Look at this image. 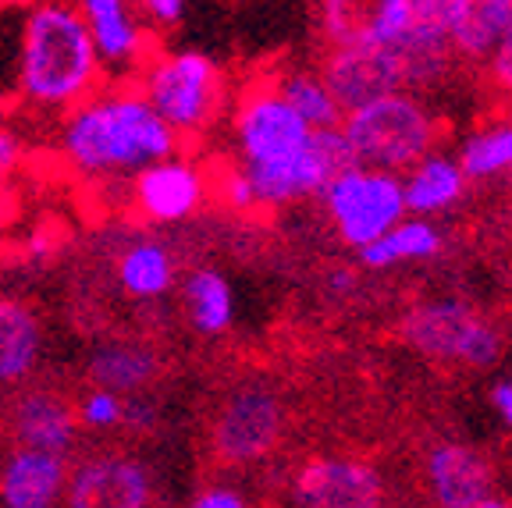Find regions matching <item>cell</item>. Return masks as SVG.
Returning <instances> with one entry per match:
<instances>
[{
	"mask_svg": "<svg viewBox=\"0 0 512 508\" xmlns=\"http://www.w3.org/2000/svg\"><path fill=\"white\" fill-rule=\"evenodd\" d=\"M345 146H349L356 164L374 167H406L427 157L438 132L427 111L413 96H384L377 104H367L360 111L345 114L338 125Z\"/></svg>",
	"mask_w": 512,
	"mask_h": 508,
	"instance_id": "cell-4",
	"label": "cell"
},
{
	"mask_svg": "<svg viewBox=\"0 0 512 508\" xmlns=\"http://www.w3.org/2000/svg\"><path fill=\"white\" fill-rule=\"evenodd\" d=\"M114 278H118L121 292L132 295L139 302H150L168 295L175 288L178 278V263L175 253L168 249V242L143 235V239H132L121 249L118 263H114Z\"/></svg>",
	"mask_w": 512,
	"mask_h": 508,
	"instance_id": "cell-21",
	"label": "cell"
},
{
	"mask_svg": "<svg viewBox=\"0 0 512 508\" xmlns=\"http://www.w3.org/2000/svg\"><path fill=\"white\" fill-rule=\"evenodd\" d=\"M324 203H328V214L342 242L356 249L388 235L406 210L402 185L392 175H377V171H363V167L342 171L324 189Z\"/></svg>",
	"mask_w": 512,
	"mask_h": 508,
	"instance_id": "cell-6",
	"label": "cell"
},
{
	"mask_svg": "<svg viewBox=\"0 0 512 508\" xmlns=\"http://www.w3.org/2000/svg\"><path fill=\"white\" fill-rule=\"evenodd\" d=\"M210 192H217V196H221L232 210H253L256 207L253 189H249V178H246L242 167H228V171H221V178H217V185H210Z\"/></svg>",
	"mask_w": 512,
	"mask_h": 508,
	"instance_id": "cell-29",
	"label": "cell"
},
{
	"mask_svg": "<svg viewBox=\"0 0 512 508\" xmlns=\"http://www.w3.org/2000/svg\"><path fill=\"white\" fill-rule=\"evenodd\" d=\"M11 434H15L18 448L47 452L57 455V459H72L75 445H79L75 405L50 388L25 391L11 405Z\"/></svg>",
	"mask_w": 512,
	"mask_h": 508,
	"instance_id": "cell-15",
	"label": "cell"
},
{
	"mask_svg": "<svg viewBox=\"0 0 512 508\" xmlns=\"http://www.w3.org/2000/svg\"><path fill=\"white\" fill-rule=\"evenodd\" d=\"M491 402H495V409L505 416V423L512 427V381H502L495 391H491Z\"/></svg>",
	"mask_w": 512,
	"mask_h": 508,
	"instance_id": "cell-34",
	"label": "cell"
},
{
	"mask_svg": "<svg viewBox=\"0 0 512 508\" xmlns=\"http://www.w3.org/2000/svg\"><path fill=\"white\" fill-rule=\"evenodd\" d=\"M121 416H125V398L104 388H89L75 405V420L79 430H93V434H111L121 430Z\"/></svg>",
	"mask_w": 512,
	"mask_h": 508,
	"instance_id": "cell-27",
	"label": "cell"
},
{
	"mask_svg": "<svg viewBox=\"0 0 512 508\" xmlns=\"http://www.w3.org/2000/svg\"><path fill=\"white\" fill-rule=\"evenodd\" d=\"M349 167H356V160H352L342 132L324 128V132L310 135V143L299 157L285 160V164L242 167V171L249 178L256 207H285V203H296V199H306L313 192L324 196V189Z\"/></svg>",
	"mask_w": 512,
	"mask_h": 508,
	"instance_id": "cell-7",
	"label": "cell"
},
{
	"mask_svg": "<svg viewBox=\"0 0 512 508\" xmlns=\"http://www.w3.org/2000/svg\"><path fill=\"white\" fill-rule=\"evenodd\" d=\"M473 508H512V501L495 498V494H491V498H484V501H480V505H473Z\"/></svg>",
	"mask_w": 512,
	"mask_h": 508,
	"instance_id": "cell-36",
	"label": "cell"
},
{
	"mask_svg": "<svg viewBox=\"0 0 512 508\" xmlns=\"http://www.w3.org/2000/svg\"><path fill=\"white\" fill-rule=\"evenodd\" d=\"M381 501V473L356 459H310L292 477L296 508H377Z\"/></svg>",
	"mask_w": 512,
	"mask_h": 508,
	"instance_id": "cell-14",
	"label": "cell"
},
{
	"mask_svg": "<svg viewBox=\"0 0 512 508\" xmlns=\"http://www.w3.org/2000/svg\"><path fill=\"white\" fill-rule=\"evenodd\" d=\"M64 508H150L153 473L128 452H93L68 466Z\"/></svg>",
	"mask_w": 512,
	"mask_h": 508,
	"instance_id": "cell-10",
	"label": "cell"
},
{
	"mask_svg": "<svg viewBox=\"0 0 512 508\" xmlns=\"http://www.w3.org/2000/svg\"><path fill=\"white\" fill-rule=\"evenodd\" d=\"M232 135L239 143V153L246 167H267V164H285V160L299 157L310 143V128L292 107L278 96L271 82L246 89L235 107Z\"/></svg>",
	"mask_w": 512,
	"mask_h": 508,
	"instance_id": "cell-8",
	"label": "cell"
},
{
	"mask_svg": "<svg viewBox=\"0 0 512 508\" xmlns=\"http://www.w3.org/2000/svg\"><path fill=\"white\" fill-rule=\"evenodd\" d=\"M491 75L502 89L512 93V29L505 32V40L495 47V57H491Z\"/></svg>",
	"mask_w": 512,
	"mask_h": 508,
	"instance_id": "cell-33",
	"label": "cell"
},
{
	"mask_svg": "<svg viewBox=\"0 0 512 508\" xmlns=\"http://www.w3.org/2000/svg\"><path fill=\"white\" fill-rule=\"evenodd\" d=\"M157 374H160L157 349L146 342H128V338L100 342L86 359L89 388L114 391L121 398L146 395L150 384L157 381Z\"/></svg>",
	"mask_w": 512,
	"mask_h": 508,
	"instance_id": "cell-19",
	"label": "cell"
},
{
	"mask_svg": "<svg viewBox=\"0 0 512 508\" xmlns=\"http://www.w3.org/2000/svg\"><path fill=\"white\" fill-rule=\"evenodd\" d=\"M185 508H249V501L239 487L210 484V487H203V491L192 494V501Z\"/></svg>",
	"mask_w": 512,
	"mask_h": 508,
	"instance_id": "cell-31",
	"label": "cell"
},
{
	"mask_svg": "<svg viewBox=\"0 0 512 508\" xmlns=\"http://www.w3.org/2000/svg\"><path fill=\"white\" fill-rule=\"evenodd\" d=\"M331 288H335V292H349V288H352V270H335V274H331Z\"/></svg>",
	"mask_w": 512,
	"mask_h": 508,
	"instance_id": "cell-35",
	"label": "cell"
},
{
	"mask_svg": "<svg viewBox=\"0 0 512 508\" xmlns=\"http://www.w3.org/2000/svg\"><path fill=\"white\" fill-rule=\"evenodd\" d=\"M182 299H185V313H189L192 327L200 334H207V338H217V334H224L232 327L235 295L221 270H214V267L189 270V278H185V285H182Z\"/></svg>",
	"mask_w": 512,
	"mask_h": 508,
	"instance_id": "cell-22",
	"label": "cell"
},
{
	"mask_svg": "<svg viewBox=\"0 0 512 508\" xmlns=\"http://www.w3.org/2000/svg\"><path fill=\"white\" fill-rule=\"evenodd\" d=\"M402 338L431 359H466L470 366H491L498 359V334L463 302H427L406 313Z\"/></svg>",
	"mask_w": 512,
	"mask_h": 508,
	"instance_id": "cell-9",
	"label": "cell"
},
{
	"mask_svg": "<svg viewBox=\"0 0 512 508\" xmlns=\"http://www.w3.org/2000/svg\"><path fill=\"white\" fill-rule=\"evenodd\" d=\"M463 171L459 164L445 157H431L416 167V175L409 178V185H402V199L406 207L416 210V214H431V210H441L448 203H456L463 196Z\"/></svg>",
	"mask_w": 512,
	"mask_h": 508,
	"instance_id": "cell-24",
	"label": "cell"
},
{
	"mask_svg": "<svg viewBox=\"0 0 512 508\" xmlns=\"http://www.w3.org/2000/svg\"><path fill=\"white\" fill-rule=\"evenodd\" d=\"M22 160H25V143L22 135H18V128L0 125V182H8L18 167H22Z\"/></svg>",
	"mask_w": 512,
	"mask_h": 508,
	"instance_id": "cell-32",
	"label": "cell"
},
{
	"mask_svg": "<svg viewBox=\"0 0 512 508\" xmlns=\"http://www.w3.org/2000/svg\"><path fill=\"white\" fill-rule=\"evenodd\" d=\"M271 86L278 89L281 100H285V104L306 121V128H310V132L338 128V121H342V111H338V104L331 100L328 86H324V79H320V75H313V72H285V75H278V79H271Z\"/></svg>",
	"mask_w": 512,
	"mask_h": 508,
	"instance_id": "cell-23",
	"label": "cell"
},
{
	"mask_svg": "<svg viewBox=\"0 0 512 508\" xmlns=\"http://www.w3.org/2000/svg\"><path fill=\"white\" fill-rule=\"evenodd\" d=\"M448 47L470 57L491 54L512 29V0H445Z\"/></svg>",
	"mask_w": 512,
	"mask_h": 508,
	"instance_id": "cell-20",
	"label": "cell"
},
{
	"mask_svg": "<svg viewBox=\"0 0 512 508\" xmlns=\"http://www.w3.org/2000/svg\"><path fill=\"white\" fill-rule=\"evenodd\" d=\"M15 86L25 104L57 118L104 89V68L96 61L79 4L47 0L18 15Z\"/></svg>",
	"mask_w": 512,
	"mask_h": 508,
	"instance_id": "cell-2",
	"label": "cell"
},
{
	"mask_svg": "<svg viewBox=\"0 0 512 508\" xmlns=\"http://www.w3.org/2000/svg\"><path fill=\"white\" fill-rule=\"evenodd\" d=\"M57 153L89 182H121L182 153V143L132 82H104L57 118Z\"/></svg>",
	"mask_w": 512,
	"mask_h": 508,
	"instance_id": "cell-1",
	"label": "cell"
},
{
	"mask_svg": "<svg viewBox=\"0 0 512 508\" xmlns=\"http://www.w3.org/2000/svg\"><path fill=\"white\" fill-rule=\"evenodd\" d=\"M441 246V235L424 221H406L395 224L388 235H381L377 242L360 249V260L367 267H392L399 260H416V256H434Z\"/></svg>",
	"mask_w": 512,
	"mask_h": 508,
	"instance_id": "cell-25",
	"label": "cell"
},
{
	"mask_svg": "<svg viewBox=\"0 0 512 508\" xmlns=\"http://www.w3.org/2000/svg\"><path fill=\"white\" fill-rule=\"evenodd\" d=\"M377 508H399V505H388V501H381V505H377Z\"/></svg>",
	"mask_w": 512,
	"mask_h": 508,
	"instance_id": "cell-37",
	"label": "cell"
},
{
	"mask_svg": "<svg viewBox=\"0 0 512 508\" xmlns=\"http://www.w3.org/2000/svg\"><path fill=\"white\" fill-rule=\"evenodd\" d=\"M47 352L40 313L15 295H0V388L29 381Z\"/></svg>",
	"mask_w": 512,
	"mask_h": 508,
	"instance_id": "cell-18",
	"label": "cell"
},
{
	"mask_svg": "<svg viewBox=\"0 0 512 508\" xmlns=\"http://www.w3.org/2000/svg\"><path fill=\"white\" fill-rule=\"evenodd\" d=\"M320 79H324L331 100H335L342 114L377 104V100L395 96L406 86V72H402L399 54L374 40L349 43V47H331Z\"/></svg>",
	"mask_w": 512,
	"mask_h": 508,
	"instance_id": "cell-11",
	"label": "cell"
},
{
	"mask_svg": "<svg viewBox=\"0 0 512 508\" xmlns=\"http://www.w3.org/2000/svg\"><path fill=\"white\" fill-rule=\"evenodd\" d=\"M68 459L32 448H11L0 459V508H61Z\"/></svg>",
	"mask_w": 512,
	"mask_h": 508,
	"instance_id": "cell-16",
	"label": "cell"
},
{
	"mask_svg": "<svg viewBox=\"0 0 512 508\" xmlns=\"http://www.w3.org/2000/svg\"><path fill=\"white\" fill-rule=\"evenodd\" d=\"M79 15L89 29L96 61L104 68V79L132 82L150 54L157 50L153 32L143 25L136 4L128 0H82Z\"/></svg>",
	"mask_w": 512,
	"mask_h": 508,
	"instance_id": "cell-12",
	"label": "cell"
},
{
	"mask_svg": "<svg viewBox=\"0 0 512 508\" xmlns=\"http://www.w3.org/2000/svg\"><path fill=\"white\" fill-rule=\"evenodd\" d=\"M207 196V171L185 153L160 160V164L146 167L143 175L132 178V207L146 224H157V228L189 221L207 203Z\"/></svg>",
	"mask_w": 512,
	"mask_h": 508,
	"instance_id": "cell-13",
	"label": "cell"
},
{
	"mask_svg": "<svg viewBox=\"0 0 512 508\" xmlns=\"http://www.w3.org/2000/svg\"><path fill=\"white\" fill-rule=\"evenodd\" d=\"M502 167H512V125L488 128L463 146V164H459L463 178H488Z\"/></svg>",
	"mask_w": 512,
	"mask_h": 508,
	"instance_id": "cell-26",
	"label": "cell"
},
{
	"mask_svg": "<svg viewBox=\"0 0 512 508\" xmlns=\"http://www.w3.org/2000/svg\"><path fill=\"white\" fill-rule=\"evenodd\" d=\"M285 402L267 384H239L224 395L210 423V448L224 466H253L278 448Z\"/></svg>",
	"mask_w": 512,
	"mask_h": 508,
	"instance_id": "cell-5",
	"label": "cell"
},
{
	"mask_svg": "<svg viewBox=\"0 0 512 508\" xmlns=\"http://www.w3.org/2000/svg\"><path fill=\"white\" fill-rule=\"evenodd\" d=\"M427 484L438 508H473L491 498V466L466 445H438L427 455Z\"/></svg>",
	"mask_w": 512,
	"mask_h": 508,
	"instance_id": "cell-17",
	"label": "cell"
},
{
	"mask_svg": "<svg viewBox=\"0 0 512 508\" xmlns=\"http://www.w3.org/2000/svg\"><path fill=\"white\" fill-rule=\"evenodd\" d=\"M136 11L146 29L164 32V29H178V25H182L189 4H185V0H143V4H136Z\"/></svg>",
	"mask_w": 512,
	"mask_h": 508,
	"instance_id": "cell-28",
	"label": "cell"
},
{
	"mask_svg": "<svg viewBox=\"0 0 512 508\" xmlns=\"http://www.w3.org/2000/svg\"><path fill=\"white\" fill-rule=\"evenodd\" d=\"M132 86L143 93L153 114L178 135V143L207 135L224 107L221 68L210 54L192 47L153 50Z\"/></svg>",
	"mask_w": 512,
	"mask_h": 508,
	"instance_id": "cell-3",
	"label": "cell"
},
{
	"mask_svg": "<svg viewBox=\"0 0 512 508\" xmlns=\"http://www.w3.org/2000/svg\"><path fill=\"white\" fill-rule=\"evenodd\" d=\"M160 420V409L150 395H132L125 398V416H121V430L128 434H150Z\"/></svg>",
	"mask_w": 512,
	"mask_h": 508,
	"instance_id": "cell-30",
	"label": "cell"
}]
</instances>
